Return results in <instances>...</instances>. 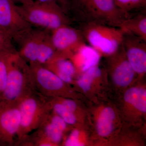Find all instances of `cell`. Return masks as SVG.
Instances as JSON below:
<instances>
[{
  "label": "cell",
  "instance_id": "1",
  "mask_svg": "<svg viewBox=\"0 0 146 146\" xmlns=\"http://www.w3.org/2000/svg\"><path fill=\"white\" fill-rule=\"evenodd\" d=\"M34 91L29 65L18 52L10 53L8 58L7 81L0 95V101L18 106L21 100Z\"/></svg>",
  "mask_w": 146,
  "mask_h": 146
},
{
  "label": "cell",
  "instance_id": "11",
  "mask_svg": "<svg viewBox=\"0 0 146 146\" xmlns=\"http://www.w3.org/2000/svg\"><path fill=\"white\" fill-rule=\"evenodd\" d=\"M57 54L48 63L44 66L55 74L64 82L70 83L72 80L75 69L70 60L62 57L57 58Z\"/></svg>",
  "mask_w": 146,
  "mask_h": 146
},
{
  "label": "cell",
  "instance_id": "20",
  "mask_svg": "<svg viewBox=\"0 0 146 146\" xmlns=\"http://www.w3.org/2000/svg\"><path fill=\"white\" fill-rule=\"evenodd\" d=\"M52 106L55 113L61 117L67 123L73 125L76 123V120L74 113L67 109L63 104L59 103Z\"/></svg>",
  "mask_w": 146,
  "mask_h": 146
},
{
  "label": "cell",
  "instance_id": "17",
  "mask_svg": "<svg viewBox=\"0 0 146 146\" xmlns=\"http://www.w3.org/2000/svg\"><path fill=\"white\" fill-rule=\"evenodd\" d=\"M102 71L96 66L91 67L84 72L82 76L78 81L79 86L86 92L91 88V84L95 78L99 77Z\"/></svg>",
  "mask_w": 146,
  "mask_h": 146
},
{
  "label": "cell",
  "instance_id": "21",
  "mask_svg": "<svg viewBox=\"0 0 146 146\" xmlns=\"http://www.w3.org/2000/svg\"><path fill=\"white\" fill-rule=\"evenodd\" d=\"M18 52L12 39L7 35L0 31V53Z\"/></svg>",
  "mask_w": 146,
  "mask_h": 146
},
{
  "label": "cell",
  "instance_id": "24",
  "mask_svg": "<svg viewBox=\"0 0 146 146\" xmlns=\"http://www.w3.org/2000/svg\"><path fill=\"white\" fill-rule=\"evenodd\" d=\"M89 0H71V9L73 8L82 9Z\"/></svg>",
  "mask_w": 146,
  "mask_h": 146
},
{
  "label": "cell",
  "instance_id": "7",
  "mask_svg": "<svg viewBox=\"0 0 146 146\" xmlns=\"http://www.w3.org/2000/svg\"><path fill=\"white\" fill-rule=\"evenodd\" d=\"M32 27L25 21L11 0H0V31L12 40Z\"/></svg>",
  "mask_w": 146,
  "mask_h": 146
},
{
  "label": "cell",
  "instance_id": "22",
  "mask_svg": "<svg viewBox=\"0 0 146 146\" xmlns=\"http://www.w3.org/2000/svg\"><path fill=\"white\" fill-rule=\"evenodd\" d=\"M79 132L77 130L73 131L65 142V145L67 146H83V144L78 141Z\"/></svg>",
  "mask_w": 146,
  "mask_h": 146
},
{
  "label": "cell",
  "instance_id": "5",
  "mask_svg": "<svg viewBox=\"0 0 146 146\" xmlns=\"http://www.w3.org/2000/svg\"><path fill=\"white\" fill-rule=\"evenodd\" d=\"M12 40L18 54L29 63H36L42 50L52 43L51 31L33 27Z\"/></svg>",
  "mask_w": 146,
  "mask_h": 146
},
{
  "label": "cell",
  "instance_id": "25",
  "mask_svg": "<svg viewBox=\"0 0 146 146\" xmlns=\"http://www.w3.org/2000/svg\"><path fill=\"white\" fill-rule=\"evenodd\" d=\"M68 110L74 113L76 108V104L74 102L70 100H65L60 103Z\"/></svg>",
  "mask_w": 146,
  "mask_h": 146
},
{
  "label": "cell",
  "instance_id": "13",
  "mask_svg": "<svg viewBox=\"0 0 146 146\" xmlns=\"http://www.w3.org/2000/svg\"><path fill=\"white\" fill-rule=\"evenodd\" d=\"M135 71L127 58H121L114 68L113 79L115 83L121 86H126L130 83L134 77Z\"/></svg>",
  "mask_w": 146,
  "mask_h": 146
},
{
  "label": "cell",
  "instance_id": "2",
  "mask_svg": "<svg viewBox=\"0 0 146 146\" xmlns=\"http://www.w3.org/2000/svg\"><path fill=\"white\" fill-rule=\"evenodd\" d=\"M18 12L32 27L48 31L65 25H70V20L56 3L33 0L27 3L17 5Z\"/></svg>",
  "mask_w": 146,
  "mask_h": 146
},
{
  "label": "cell",
  "instance_id": "14",
  "mask_svg": "<svg viewBox=\"0 0 146 146\" xmlns=\"http://www.w3.org/2000/svg\"><path fill=\"white\" fill-rule=\"evenodd\" d=\"M115 116V112L111 108H106L103 110L97 123V131L100 136H107L111 133Z\"/></svg>",
  "mask_w": 146,
  "mask_h": 146
},
{
  "label": "cell",
  "instance_id": "6",
  "mask_svg": "<svg viewBox=\"0 0 146 146\" xmlns=\"http://www.w3.org/2000/svg\"><path fill=\"white\" fill-rule=\"evenodd\" d=\"M82 9L93 19L92 22L115 27L119 28L130 17L129 12L116 5L115 0H89Z\"/></svg>",
  "mask_w": 146,
  "mask_h": 146
},
{
  "label": "cell",
  "instance_id": "27",
  "mask_svg": "<svg viewBox=\"0 0 146 146\" xmlns=\"http://www.w3.org/2000/svg\"><path fill=\"white\" fill-rule=\"evenodd\" d=\"M2 32V31H1Z\"/></svg>",
  "mask_w": 146,
  "mask_h": 146
},
{
  "label": "cell",
  "instance_id": "3",
  "mask_svg": "<svg viewBox=\"0 0 146 146\" xmlns=\"http://www.w3.org/2000/svg\"><path fill=\"white\" fill-rule=\"evenodd\" d=\"M18 106L21 120L17 138L21 142L25 140L28 133L39 128L49 115L51 104L47 98L34 91L21 100Z\"/></svg>",
  "mask_w": 146,
  "mask_h": 146
},
{
  "label": "cell",
  "instance_id": "26",
  "mask_svg": "<svg viewBox=\"0 0 146 146\" xmlns=\"http://www.w3.org/2000/svg\"><path fill=\"white\" fill-rule=\"evenodd\" d=\"M11 1L16 5H22L30 2L33 0H11Z\"/></svg>",
  "mask_w": 146,
  "mask_h": 146
},
{
  "label": "cell",
  "instance_id": "23",
  "mask_svg": "<svg viewBox=\"0 0 146 146\" xmlns=\"http://www.w3.org/2000/svg\"><path fill=\"white\" fill-rule=\"evenodd\" d=\"M38 1L46 2H53L56 3L62 8L65 13H67L71 10V0H35Z\"/></svg>",
  "mask_w": 146,
  "mask_h": 146
},
{
  "label": "cell",
  "instance_id": "8",
  "mask_svg": "<svg viewBox=\"0 0 146 146\" xmlns=\"http://www.w3.org/2000/svg\"><path fill=\"white\" fill-rule=\"evenodd\" d=\"M21 120L18 106L0 101V144L13 145L18 135Z\"/></svg>",
  "mask_w": 146,
  "mask_h": 146
},
{
  "label": "cell",
  "instance_id": "10",
  "mask_svg": "<svg viewBox=\"0 0 146 146\" xmlns=\"http://www.w3.org/2000/svg\"><path fill=\"white\" fill-rule=\"evenodd\" d=\"M123 45L129 62L136 72L146 71V41L133 34L123 33Z\"/></svg>",
  "mask_w": 146,
  "mask_h": 146
},
{
  "label": "cell",
  "instance_id": "16",
  "mask_svg": "<svg viewBox=\"0 0 146 146\" xmlns=\"http://www.w3.org/2000/svg\"><path fill=\"white\" fill-rule=\"evenodd\" d=\"M84 59L82 70L85 72L88 69L96 66L100 59V54L92 47L82 45L76 51Z\"/></svg>",
  "mask_w": 146,
  "mask_h": 146
},
{
  "label": "cell",
  "instance_id": "18",
  "mask_svg": "<svg viewBox=\"0 0 146 146\" xmlns=\"http://www.w3.org/2000/svg\"><path fill=\"white\" fill-rule=\"evenodd\" d=\"M11 53L13 52L0 53V95L4 90L6 84L8 75V56Z\"/></svg>",
  "mask_w": 146,
  "mask_h": 146
},
{
  "label": "cell",
  "instance_id": "4",
  "mask_svg": "<svg viewBox=\"0 0 146 146\" xmlns=\"http://www.w3.org/2000/svg\"><path fill=\"white\" fill-rule=\"evenodd\" d=\"M81 31L85 40L100 55H111L123 44L124 33L119 28L90 22Z\"/></svg>",
  "mask_w": 146,
  "mask_h": 146
},
{
  "label": "cell",
  "instance_id": "19",
  "mask_svg": "<svg viewBox=\"0 0 146 146\" xmlns=\"http://www.w3.org/2000/svg\"><path fill=\"white\" fill-rule=\"evenodd\" d=\"M116 5L127 12L145 8L146 0H115Z\"/></svg>",
  "mask_w": 146,
  "mask_h": 146
},
{
  "label": "cell",
  "instance_id": "12",
  "mask_svg": "<svg viewBox=\"0 0 146 146\" xmlns=\"http://www.w3.org/2000/svg\"><path fill=\"white\" fill-rule=\"evenodd\" d=\"M119 28L123 32L130 33L141 37L146 41V16L141 14L123 21Z\"/></svg>",
  "mask_w": 146,
  "mask_h": 146
},
{
  "label": "cell",
  "instance_id": "15",
  "mask_svg": "<svg viewBox=\"0 0 146 146\" xmlns=\"http://www.w3.org/2000/svg\"><path fill=\"white\" fill-rule=\"evenodd\" d=\"M124 99L140 111L146 112V91L145 89L131 88L125 94Z\"/></svg>",
  "mask_w": 146,
  "mask_h": 146
},
{
  "label": "cell",
  "instance_id": "9",
  "mask_svg": "<svg viewBox=\"0 0 146 146\" xmlns=\"http://www.w3.org/2000/svg\"><path fill=\"white\" fill-rule=\"evenodd\" d=\"M52 44L58 52L62 54L76 51L85 44L81 31L65 25L51 32Z\"/></svg>",
  "mask_w": 146,
  "mask_h": 146
}]
</instances>
